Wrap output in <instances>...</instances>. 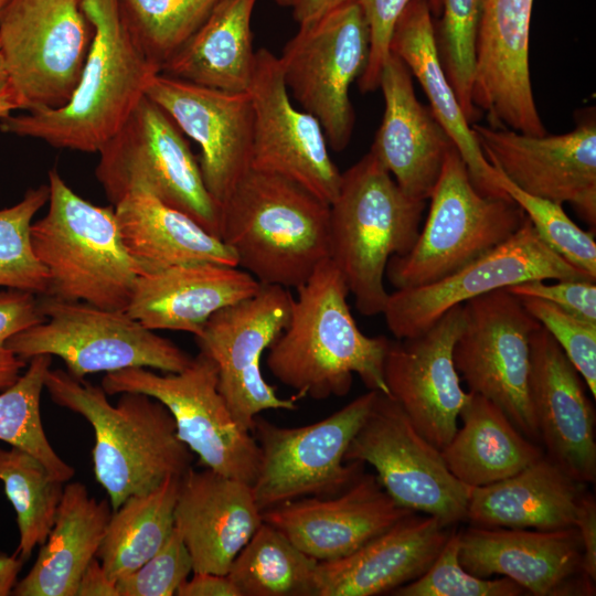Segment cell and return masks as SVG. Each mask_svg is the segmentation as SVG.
Returning a JSON list of instances; mask_svg holds the SVG:
<instances>
[{"label": "cell", "instance_id": "816d5d0a", "mask_svg": "<svg viewBox=\"0 0 596 596\" xmlns=\"http://www.w3.org/2000/svg\"><path fill=\"white\" fill-rule=\"evenodd\" d=\"M178 596H241L227 575L193 572L177 590Z\"/></svg>", "mask_w": 596, "mask_h": 596}, {"label": "cell", "instance_id": "ac0fdd59", "mask_svg": "<svg viewBox=\"0 0 596 596\" xmlns=\"http://www.w3.org/2000/svg\"><path fill=\"white\" fill-rule=\"evenodd\" d=\"M487 161L512 184L534 196L570 203L596 224V119L582 113L576 127L562 135H528L471 124Z\"/></svg>", "mask_w": 596, "mask_h": 596}, {"label": "cell", "instance_id": "680465c9", "mask_svg": "<svg viewBox=\"0 0 596 596\" xmlns=\"http://www.w3.org/2000/svg\"><path fill=\"white\" fill-rule=\"evenodd\" d=\"M275 1L281 6H288V0H275Z\"/></svg>", "mask_w": 596, "mask_h": 596}, {"label": "cell", "instance_id": "74e56055", "mask_svg": "<svg viewBox=\"0 0 596 596\" xmlns=\"http://www.w3.org/2000/svg\"><path fill=\"white\" fill-rule=\"evenodd\" d=\"M0 480L17 513L18 556L24 562L42 545L54 523L63 482L54 479L33 455L18 447H0Z\"/></svg>", "mask_w": 596, "mask_h": 596}, {"label": "cell", "instance_id": "30bf717a", "mask_svg": "<svg viewBox=\"0 0 596 596\" xmlns=\"http://www.w3.org/2000/svg\"><path fill=\"white\" fill-rule=\"evenodd\" d=\"M92 40L79 0H9L0 11V55L21 109L64 106Z\"/></svg>", "mask_w": 596, "mask_h": 596}, {"label": "cell", "instance_id": "c3c4849f", "mask_svg": "<svg viewBox=\"0 0 596 596\" xmlns=\"http://www.w3.org/2000/svg\"><path fill=\"white\" fill-rule=\"evenodd\" d=\"M44 320L36 295L17 289L0 290V391L13 385L26 365L8 349L7 341Z\"/></svg>", "mask_w": 596, "mask_h": 596}, {"label": "cell", "instance_id": "e0dca14e", "mask_svg": "<svg viewBox=\"0 0 596 596\" xmlns=\"http://www.w3.org/2000/svg\"><path fill=\"white\" fill-rule=\"evenodd\" d=\"M294 296L289 289L262 285L259 290L215 312L195 337L200 351L217 369L219 391L235 421L252 432L267 409H296V397L280 398L262 373V356L286 328Z\"/></svg>", "mask_w": 596, "mask_h": 596}, {"label": "cell", "instance_id": "836d02e7", "mask_svg": "<svg viewBox=\"0 0 596 596\" xmlns=\"http://www.w3.org/2000/svg\"><path fill=\"white\" fill-rule=\"evenodd\" d=\"M256 2L222 0L160 73L215 89L247 92L256 54L251 28Z\"/></svg>", "mask_w": 596, "mask_h": 596}, {"label": "cell", "instance_id": "8fae6325", "mask_svg": "<svg viewBox=\"0 0 596 596\" xmlns=\"http://www.w3.org/2000/svg\"><path fill=\"white\" fill-rule=\"evenodd\" d=\"M369 390L328 417L300 427H281L257 415L252 434L259 464L252 489L263 511L305 497H329L363 473L364 464L345 453L376 396Z\"/></svg>", "mask_w": 596, "mask_h": 596}, {"label": "cell", "instance_id": "ee69618b", "mask_svg": "<svg viewBox=\"0 0 596 596\" xmlns=\"http://www.w3.org/2000/svg\"><path fill=\"white\" fill-rule=\"evenodd\" d=\"M460 531H450L443 549L416 579L400 586L395 596H520L525 589L504 577L490 579L468 572L459 561Z\"/></svg>", "mask_w": 596, "mask_h": 596}, {"label": "cell", "instance_id": "d4e9b609", "mask_svg": "<svg viewBox=\"0 0 596 596\" xmlns=\"http://www.w3.org/2000/svg\"><path fill=\"white\" fill-rule=\"evenodd\" d=\"M409 513L375 475L363 472L337 494L305 497L265 510L263 521L310 557L329 562L351 554Z\"/></svg>", "mask_w": 596, "mask_h": 596}, {"label": "cell", "instance_id": "7a4b0ae2", "mask_svg": "<svg viewBox=\"0 0 596 596\" xmlns=\"http://www.w3.org/2000/svg\"><path fill=\"white\" fill-rule=\"evenodd\" d=\"M289 321L268 349L267 366L298 397L347 395L356 374L368 390L390 395L384 360L390 340L356 326L345 280L328 258L297 288Z\"/></svg>", "mask_w": 596, "mask_h": 596}, {"label": "cell", "instance_id": "f546056e", "mask_svg": "<svg viewBox=\"0 0 596 596\" xmlns=\"http://www.w3.org/2000/svg\"><path fill=\"white\" fill-rule=\"evenodd\" d=\"M427 0H412L397 19L390 52L416 77L429 108L460 153L475 187L482 194L510 198L499 185L496 169L485 158L456 93L444 71Z\"/></svg>", "mask_w": 596, "mask_h": 596}, {"label": "cell", "instance_id": "484cf974", "mask_svg": "<svg viewBox=\"0 0 596 596\" xmlns=\"http://www.w3.org/2000/svg\"><path fill=\"white\" fill-rule=\"evenodd\" d=\"M412 76L390 52L379 83L384 114L370 152L404 193L427 201L454 143L430 108L417 99Z\"/></svg>", "mask_w": 596, "mask_h": 596}, {"label": "cell", "instance_id": "2e32d148", "mask_svg": "<svg viewBox=\"0 0 596 596\" xmlns=\"http://www.w3.org/2000/svg\"><path fill=\"white\" fill-rule=\"evenodd\" d=\"M535 279L592 278L553 252L526 217L510 237L453 274L428 285L389 294L382 315L396 339L413 338L428 330L455 306Z\"/></svg>", "mask_w": 596, "mask_h": 596}, {"label": "cell", "instance_id": "7dc6e473", "mask_svg": "<svg viewBox=\"0 0 596 596\" xmlns=\"http://www.w3.org/2000/svg\"><path fill=\"white\" fill-rule=\"evenodd\" d=\"M412 0H360L370 33L369 57L363 73L358 78L362 93L379 88L383 65L390 55V42L394 25ZM443 0H427L432 13L439 14Z\"/></svg>", "mask_w": 596, "mask_h": 596}, {"label": "cell", "instance_id": "ffe728a7", "mask_svg": "<svg viewBox=\"0 0 596 596\" xmlns=\"http://www.w3.org/2000/svg\"><path fill=\"white\" fill-rule=\"evenodd\" d=\"M146 96L199 145L205 187L221 210L251 169L254 110L249 93L215 89L158 73Z\"/></svg>", "mask_w": 596, "mask_h": 596}, {"label": "cell", "instance_id": "d6986e66", "mask_svg": "<svg viewBox=\"0 0 596 596\" xmlns=\"http://www.w3.org/2000/svg\"><path fill=\"white\" fill-rule=\"evenodd\" d=\"M247 92L254 110L251 169L292 180L331 204L342 173L319 121L292 105L278 56L265 47L256 51Z\"/></svg>", "mask_w": 596, "mask_h": 596}, {"label": "cell", "instance_id": "7c38bea8", "mask_svg": "<svg viewBox=\"0 0 596 596\" xmlns=\"http://www.w3.org/2000/svg\"><path fill=\"white\" fill-rule=\"evenodd\" d=\"M102 387L107 395L134 392L158 400L171 413L179 439L204 468L251 486L254 482L257 441L233 417L219 391L216 365L204 352L178 373L160 375L147 368L106 373Z\"/></svg>", "mask_w": 596, "mask_h": 596}, {"label": "cell", "instance_id": "681fc988", "mask_svg": "<svg viewBox=\"0 0 596 596\" xmlns=\"http://www.w3.org/2000/svg\"><path fill=\"white\" fill-rule=\"evenodd\" d=\"M596 280L564 279L556 284L529 280L505 289L518 297H533L549 301L583 320L596 323Z\"/></svg>", "mask_w": 596, "mask_h": 596}, {"label": "cell", "instance_id": "11a10c76", "mask_svg": "<svg viewBox=\"0 0 596 596\" xmlns=\"http://www.w3.org/2000/svg\"><path fill=\"white\" fill-rule=\"evenodd\" d=\"M23 563L17 553L11 556L0 553V596L12 594Z\"/></svg>", "mask_w": 596, "mask_h": 596}, {"label": "cell", "instance_id": "9a60e30c", "mask_svg": "<svg viewBox=\"0 0 596 596\" xmlns=\"http://www.w3.org/2000/svg\"><path fill=\"white\" fill-rule=\"evenodd\" d=\"M454 364L469 392L498 405L529 439L540 440L529 394L531 336L541 324L500 288L462 304Z\"/></svg>", "mask_w": 596, "mask_h": 596}, {"label": "cell", "instance_id": "8d00e7d4", "mask_svg": "<svg viewBox=\"0 0 596 596\" xmlns=\"http://www.w3.org/2000/svg\"><path fill=\"white\" fill-rule=\"evenodd\" d=\"M318 563L263 521L226 575L241 596H317Z\"/></svg>", "mask_w": 596, "mask_h": 596}, {"label": "cell", "instance_id": "91938a15", "mask_svg": "<svg viewBox=\"0 0 596 596\" xmlns=\"http://www.w3.org/2000/svg\"><path fill=\"white\" fill-rule=\"evenodd\" d=\"M9 0H0V11L2 10V8L6 6V3L8 2Z\"/></svg>", "mask_w": 596, "mask_h": 596}, {"label": "cell", "instance_id": "bcb514c9", "mask_svg": "<svg viewBox=\"0 0 596 596\" xmlns=\"http://www.w3.org/2000/svg\"><path fill=\"white\" fill-rule=\"evenodd\" d=\"M190 573H193L190 553L174 528L153 556L116 581V589L118 596H172Z\"/></svg>", "mask_w": 596, "mask_h": 596}, {"label": "cell", "instance_id": "6f0895ef", "mask_svg": "<svg viewBox=\"0 0 596 596\" xmlns=\"http://www.w3.org/2000/svg\"><path fill=\"white\" fill-rule=\"evenodd\" d=\"M8 83V77L4 71L3 62L0 55V89Z\"/></svg>", "mask_w": 596, "mask_h": 596}, {"label": "cell", "instance_id": "4fadbf2b", "mask_svg": "<svg viewBox=\"0 0 596 596\" xmlns=\"http://www.w3.org/2000/svg\"><path fill=\"white\" fill-rule=\"evenodd\" d=\"M369 49V25L356 2L299 25L278 57L287 89L319 121L334 151L351 140L355 116L349 89L364 71Z\"/></svg>", "mask_w": 596, "mask_h": 596}, {"label": "cell", "instance_id": "83f0119b", "mask_svg": "<svg viewBox=\"0 0 596 596\" xmlns=\"http://www.w3.org/2000/svg\"><path fill=\"white\" fill-rule=\"evenodd\" d=\"M432 515L412 512L351 554L319 562L317 596H374L419 577L450 531Z\"/></svg>", "mask_w": 596, "mask_h": 596}, {"label": "cell", "instance_id": "4dcf8cb0", "mask_svg": "<svg viewBox=\"0 0 596 596\" xmlns=\"http://www.w3.org/2000/svg\"><path fill=\"white\" fill-rule=\"evenodd\" d=\"M114 205L123 243L139 275L193 263L237 266L220 237L147 191L131 189Z\"/></svg>", "mask_w": 596, "mask_h": 596}, {"label": "cell", "instance_id": "f35d334b", "mask_svg": "<svg viewBox=\"0 0 596 596\" xmlns=\"http://www.w3.org/2000/svg\"><path fill=\"white\" fill-rule=\"evenodd\" d=\"M51 364L52 355L31 358L26 371L2 391L0 440L33 455L54 479L64 483L75 475V469L51 446L41 418V394Z\"/></svg>", "mask_w": 596, "mask_h": 596}, {"label": "cell", "instance_id": "d590c367", "mask_svg": "<svg viewBox=\"0 0 596 596\" xmlns=\"http://www.w3.org/2000/svg\"><path fill=\"white\" fill-rule=\"evenodd\" d=\"M181 477H168L156 489L131 496L113 510L96 555L111 581L139 568L167 542L174 529Z\"/></svg>", "mask_w": 596, "mask_h": 596}, {"label": "cell", "instance_id": "f5cc1de1", "mask_svg": "<svg viewBox=\"0 0 596 596\" xmlns=\"http://www.w3.org/2000/svg\"><path fill=\"white\" fill-rule=\"evenodd\" d=\"M76 596H118L116 582L108 577L97 557L84 571Z\"/></svg>", "mask_w": 596, "mask_h": 596}, {"label": "cell", "instance_id": "db71d44e", "mask_svg": "<svg viewBox=\"0 0 596 596\" xmlns=\"http://www.w3.org/2000/svg\"><path fill=\"white\" fill-rule=\"evenodd\" d=\"M360 0H288L292 15L299 25L309 24L341 7Z\"/></svg>", "mask_w": 596, "mask_h": 596}, {"label": "cell", "instance_id": "4316f807", "mask_svg": "<svg viewBox=\"0 0 596 596\" xmlns=\"http://www.w3.org/2000/svg\"><path fill=\"white\" fill-rule=\"evenodd\" d=\"M262 523L251 485L209 468L190 467L182 475L174 528L190 553L193 572L226 575Z\"/></svg>", "mask_w": 596, "mask_h": 596}, {"label": "cell", "instance_id": "7bdbcfd3", "mask_svg": "<svg viewBox=\"0 0 596 596\" xmlns=\"http://www.w3.org/2000/svg\"><path fill=\"white\" fill-rule=\"evenodd\" d=\"M499 185L523 210L540 238L567 263L596 280V242L576 225L563 204L525 193L498 170Z\"/></svg>", "mask_w": 596, "mask_h": 596}, {"label": "cell", "instance_id": "44dd1931", "mask_svg": "<svg viewBox=\"0 0 596 596\" xmlns=\"http://www.w3.org/2000/svg\"><path fill=\"white\" fill-rule=\"evenodd\" d=\"M464 327L462 305L450 308L419 336L390 340L384 381L416 429L441 449L458 428L470 398L454 364L453 351Z\"/></svg>", "mask_w": 596, "mask_h": 596}, {"label": "cell", "instance_id": "603a6c76", "mask_svg": "<svg viewBox=\"0 0 596 596\" xmlns=\"http://www.w3.org/2000/svg\"><path fill=\"white\" fill-rule=\"evenodd\" d=\"M575 526L561 530L485 528L460 531L459 561L471 574L502 575L535 596L594 595L582 573Z\"/></svg>", "mask_w": 596, "mask_h": 596}, {"label": "cell", "instance_id": "5bb4252c", "mask_svg": "<svg viewBox=\"0 0 596 596\" xmlns=\"http://www.w3.org/2000/svg\"><path fill=\"white\" fill-rule=\"evenodd\" d=\"M345 460L371 465L397 505L435 517L447 528L466 521L471 487L450 472L440 449L416 429L390 395L376 393Z\"/></svg>", "mask_w": 596, "mask_h": 596}, {"label": "cell", "instance_id": "52a82bcc", "mask_svg": "<svg viewBox=\"0 0 596 596\" xmlns=\"http://www.w3.org/2000/svg\"><path fill=\"white\" fill-rule=\"evenodd\" d=\"M428 200V214L413 247L387 263L385 278L395 289L453 274L505 241L526 220L511 198L478 191L454 145Z\"/></svg>", "mask_w": 596, "mask_h": 596}, {"label": "cell", "instance_id": "d6a6232c", "mask_svg": "<svg viewBox=\"0 0 596 596\" xmlns=\"http://www.w3.org/2000/svg\"><path fill=\"white\" fill-rule=\"evenodd\" d=\"M113 512L91 497L82 482L67 483L53 526L29 573L17 582L15 596H76L81 577L96 557Z\"/></svg>", "mask_w": 596, "mask_h": 596}, {"label": "cell", "instance_id": "cb8c5ba5", "mask_svg": "<svg viewBox=\"0 0 596 596\" xmlns=\"http://www.w3.org/2000/svg\"><path fill=\"white\" fill-rule=\"evenodd\" d=\"M587 385L540 326L531 336L529 394L546 457L582 483L596 480L595 408Z\"/></svg>", "mask_w": 596, "mask_h": 596}, {"label": "cell", "instance_id": "b9f144b4", "mask_svg": "<svg viewBox=\"0 0 596 596\" xmlns=\"http://www.w3.org/2000/svg\"><path fill=\"white\" fill-rule=\"evenodd\" d=\"M436 32L439 57L469 124L481 114L472 103L476 41L485 0H443Z\"/></svg>", "mask_w": 596, "mask_h": 596}, {"label": "cell", "instance_id": "1f68e13d", "mask_svg": "<svg viewBox=\"0 0 596 596\" xmlns=\"http://www.w3.org/2000/svg\"><path fill=\"white\" fill-rule=\"evenodd\" d=\"M584 486L544 455L509 478L471 488L466 521L485 528H572Z\"/></svg>", "mask_w": 596, "mask_h": 596}, {"label": "cell", "instance_id": "5b68a950", "mask_svg": "<svg viewBox=\"0 0 596 596\" xmlns=\"http://www.w3.org/2000/svg\"><path fill=\"white\" fill-rule=\"evenodd\" d=\"M425 206L404 193L370 151L341 174L330 204L329 259L363 316L383 312L387 263L411 251Z\"/></svg>", "mask_w": 596, "mask_h": 596}, {"label": "cell", "instance_id": "f6af8a7d", "mask_svg": "<svg viewBox=\"0 0 596 596\" xmlns=\"http://www.w3.org/2000/svg\"><path fill=\"white\" fill-rule=\"evenodd\" d=\"M528 312L553 337L596 397V323L533 297H519Z\"/></svg>", "mask_w": 596, "mask_h": 596}, {"label": "cell", "instance_id": "9c48e42d", "mask_svg": "<svg viewBox=\"0 0 596 596\" xmlns=\"http://www.w3.org/2000/svg\"><path fill=\"white\" fill-rule=\"evenodd\" d=\"M98 153L95 174L113 204L140 189L220 237L221 210L205 187L199 160L184 134L148 96Z\"/></svg>", "mask_w": 596, "mask_h": 596}, {"label": "cell", "instance_id": "3957f363", "mask_svg": "<svg viewBox=\"0 0 596 596\" xmlns=\"http://www.w3.org/2000/svg\"><path fill=\"white\" fill-rule=\"evenodd\" d=\"M44 389L55 404L83 416L93 427L94 473L113 510L192 467L193 453L179 439L171 413L158 400L125 392L113 405L102 386L61 369L49 370Z\"/></svg>", "mask_w": 596, "mask_h": 596}, {"label": "cell", "instance_id": "9f6ffc18", "mask_svg": "<svg viewBox=\"0 0 596 596\" xmlns=\"http://www.w3.org/2000/svg\"><path fill=\"white\" fill-rule=\"evenodd\" d=\"M17 109H21L20 103L12 88L7 83L0 89V119L7 117Z\"/></svg>", "mask_w": 596, "mask_h": 596}, {"label": "cell", "instance_id": "6da1fadb", "mask_svg": "<svg viewBox=\"0 0 596 596\" xmlns=\"http://www.w3.org/2000/svg\"><path fill=\"white\" fill-rule=\"evenodd\" d=\"M79 4L93 40L71 99L55 109L10 114L0 119V129L60 149L98 152L146 95L160 66L130 31L119 0H79Z\"/></svg>", "mask_w": 596, "mask_h": 596}, {"label": "cell", "instance_id": "8992f818", "mask_svg": "<svg viewBox=\"0 0 596 596\" xmlns=\"http://www.w3.org/2000/svg\"><path fill=\"white\" fill-rule=\"evenodd\" d=\"M47 187V213L30 228L33 253L49 276L45 296L126 311L139 273L115 209L76 194L56 169Z\"/></svg>", "mask_w": 596, "mask_h": 596}, {"label": "cell", "instance_id": "e575fe53", "mask_svg": "<svg viewBox=\"0 0 596 596\" xmlns=\"http://www.w3.org/2000/svg\"><path fill=\"white\" fill-rule=\"evenodd\" d=\"M459 413L462 422L440 451L450 472L475 488L509 478L544 456L504 412L490 400L470 392Z\"/></svg>", "mask_w": 596, "mask_h": 596}, {"label": "cell", "instance_id": "ba28073f", "mask_svg": "<svg viewBox=\"0 0 596 596\" xmlns=\"http://www.w3.org/2000/svg\"><path fill=\"white\" fill-rule=\"evenodd\" d=\"M38 299L45 320L7 341L8 349L24 361L41 354L56 355L77 380L129 368L178 373L192 362L193 358L171 340L126 311L45 295Z\"/></svg>", "mask_w": 596, "mask_h": 596}, {"label": "cell", "instance_id": "f1b7e54d", "mask_svg": "<svg viewBox=\"0 0 596 596\" xmlns=\"http://www.w3.org/2000/svg\"><path fill=\"white\" fill-rule=\"evenodd\" d=\"M260 286L237 266L175 265L138 275L126 312L150 330L196 337L215 312L255 295Z\"/></svg>", "mask_w": 596, "mask_h": 596}, {"label": "cell", "instance_id": "ab89813d", "mask_svg": "<svg viewBox=\"0 0 596 596\" xmlns=\"http://www.w3.org/2000/svg\"><path fill=\"white\" fill-rule=\"evenodd\" d=\"M221 1L119 0V6L137 41L161 67Z\"/></svg>", "mask_w": 596, "mask_h": 596}, {"label": "cell", "instance_id": "60d3db41", "mask_svg": "<svg viewBox=\"0 0 596 596\" xmlns=\"http://www.w3.org/2000/svg\"><path fill=\"white\" fill-rule=\"evenodd\" d=\"M49 201V187L29 189L14 205L0 210V287L46 295L49 276L33 253L32 220Z\"/></svg>", "mask_w": 596, "mask_h": 596}, {"label": "cell", "instance_id": "7402d4cb", "mask_svg": "<svg viewBox=\"0 0 596 596\" xmlns=\"http://www.w3.org/2000/svg\"><path fill=\"white\" fill-rule=\"evenodd\" d=\"M533 0H485L476 41L472 103L489 126L545 135L533 97L529 49Z\"/></svg>", "mask_w": 596, "mask_h": 596}, {"label": "cell", "instance_id": "f907efd6", "mask_svg": "<svg viewBox=\"0 0 596 596\" xmlns=\"http://www.w3.org/2000/svg\"><path fill=\"white\" fill-rule=\"evenodd\" d=\"M582 542V573L586 579L596 581V501L593 493H582L575 520Z\"/></svg>", "mask_w": 596, "mask_h": 596}, {"label": "cell", "instance_id": "277c9868", "mask_svg": "<svg viewBox=\"0 0 596 596\" xmlns=\"http://www.w3.org/2000/svg\"><path fill=\"white\" fill-rule=\"evenodd\" d=\"M329 216L300 184L249 169L221 207L220 238L259 284L297 289L329 258Z\"/></svg>", "mask_w": 596, "mask_h": 596}]
</instances>
